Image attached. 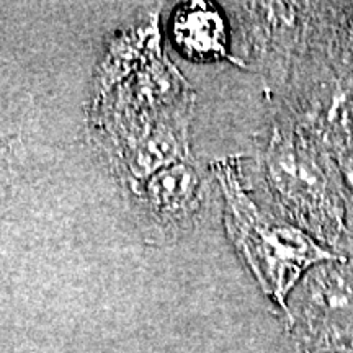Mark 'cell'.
I'll list each match as a JSON object with an SVG mask.
<instances>
[{
	"instance_id": "6da1fadb",
	"label": "cell",
	"mask_w": 353,
	"mask_h": 353,
	"mask_svg": "<svg viewBox=\"0 0 353 353\" xmlns=\"http://www.w3.org/2000/svg\"><path fill=\"white\" fill-rule=\"evenodd\" d=\"M216 174L226 196V224L234 244L263 293L288 316V298L309 268L335 260L301 229L263 214L242 188L236 162H221Z\"/></svg>"
},
{
	"instance_id": "7a4b0ae2",
	"label": "cell",
	"mask_w": 353,
	"mask_h": 353,
	"mask_svg": "<svg viewBox=\"0 0 353 353\" xmlns=\"http://www.w3.org/2000/svg\"><path fill=\"white\" fill-rule=\"evenodd\" d=\"M290 306L316 339H353V265L339 259L311 267ZM293 290V291H294Z\"/></svg>"
},
{
	"instance_id": "3957f363",
	"label": "cell",
	"mask_w": 353,
	"mask_h": 353,
	"mask_svg": "<svg viewBox=\"0 0 353 353\" xmlns=\"http://www.w3.org/2000/svg\"><path fill=\"white\" fill-rule=\"evenodd\" d=\"M174 39L185 54L195 59L228 56V30L223 17L206 2L185 3L176 10Z\"/></svg>"
},
{
	"instance_id": "277c9868",
	"label": "cell",
	"mask_w": 353,
	"mask_h": 353,
	"mask_svg": "<svg viewBox=\"0 0 353 353\" xmlns=\"http://www.w3.org/2000/svg\"><path fill=\"white\" fill-rule=\"evenodd\" d=\"M307 353H353L352 339H316Z\"/></svg>"
}]
</instances>
